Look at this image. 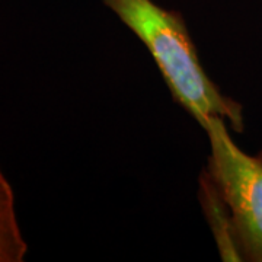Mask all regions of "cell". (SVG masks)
Segmentation results:
<instances>
[{"label":"cell","mask_w":262,"mask_h":262,"mask_svg":"<svg viewBox=\"0 0 262 262\" xmlns=\"http://www.w3.org/2000/svg\"><path fill=\"white\" fill-rule=\"evenodd\" d=\"M258 156H259V158H261V159H262V151H259V155H258Z\"/></svg>","instance_id":"obj_5"},{"label":"cell","mask_w":262,"mask_h":262,"mask_svg":"<svg viewBox=\"0 0 262 262\" xmlns=\"http://www.w3.org/2000/svg\"><path fill=\"white\" fill-rule=\"evenodd\" d=\"M150 51L175 101L203 130L213 117L244 131L241 103L223 95L207 76L185 20L179 12L160 8L153 0H102Z\"/></svg>","instance_id":"obj_1"},{"label":"cell","mask_w":262,"mask_h":262,"mask_svg":"<svg viewBox=\"0 0 262 262\" xmlns=\"http://www.w3.org/2000/svg\"><path fill=\"white\" fill-rule=\"evenodd\" d=\"M201 198L208 214L210 225L214 230L215 241L222 258L225 261H242L234 242L229 208L207 172H204L201 177Z\"/></svg>","instance_id":"obj_3"},{"label":"cell","mask_w":262,"mask_h":262,"mask_svg":"<svg viewBox=\"0 0 262 262\" xmlns=\"http://www.w3.org/2000/svg\"><path fill=\"white\" fill-rule=\"evenodd\" d=\"M204 131L210 140L207 173L229 208L241 258L262 262V159L239 149L220 117Z\"/></svg>","instance_id":"obj_2"},{"label":"cell","mask_w":262,"mask_h":262,"mask_svg":"<svg viewBox=\"0 0 262 262\" xmlns=\"http://www.w3.org/2000/svg\"><path fill=\"white\" fill-rule=\"evenodd\" d=\"M28 252L15 211V195L0 169V262H22Z\"/></svg>","instance_id":"obj_4"}]
</instances>
